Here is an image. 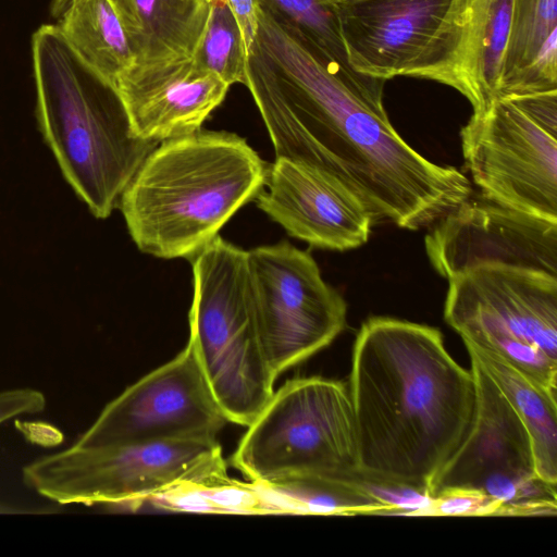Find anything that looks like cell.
Wrapping results in <instances>:
<instances>
[{
  "mask_svg": "<svg viewBox=\"0 0 557 557\" xmlns=\"http://www.w3.org/2000/svg\"><path fill=\"white\" fill-rule=\"evenodd\" d=\"M475 384L472 421L462 442L436 474L430 496L474 491L496 507V515H552L556 485L535 472L529 432L507 398L470 358Z\"/></svg>",
  "mask_w": 557,
  "mask_h": 557,
  "instance_id": "obj_9",
  "label": "cell"
},
{
  "mask_svg": "<svg viewBox=\"0 0 557 557\" xmlns=\"http://www.w3.org/2000/svg\"><path fill=\"white\" fill-rule=\"evenodd\" d=\"M282 29L318 50L342 71L355 72L341 34L337 0H255ZM361 75V74H360Z\"/></svg>",
  "mask_w": 557,
  "mask_h": 557,
  "instance_id": "obj_23",
  "label": "cell"
},
{
  "mask_svg": "<svg viewBox=\"0 0 557 557\" xmlns=\"http://www.w3.org/2000/svg\"><path fill=\"white\" fill-rule=\"evenodd\" d=\"M286 233L311 247L345 251L364 245L374 224L343 184L305 163L275 158L253 200Z\"/></svg>",
  "mask_w": 557,
  "mask_h": 557,
  "instance_id": "obj_14",
  "label": "cell"
},
{
  "mask_svg": "<svg viewBox=\"0 0 557 557\" xmlns=\"http://www.w3.org/2000/svg\"><path fill=\"white\" fill-rule=\"evenodd\" d=\"M259 333L278 376L329 346L345 329L347 305L308 250L287 240L247 250Z\"/></svg>",
  "mask_w": 557,
  "mask_h": 557,
  "instance_id": "obj_10",
  "label": "cell"
},
{
  "mask_svg": "<svg viewBox=\"0 0 557 557\" xmlns=\"http://www.w3.org/2000/svg\"><path fill=\"white\" fill-rule=\"evenodd\" d=\"M348 387L321 376L288 380L247 426L232 465L257 483L288 476H342L356 469Z\"/></svg>",
  "mask_w": 557,
  "mask_h": 557,
  "instance_id": "obj_7",
  "label": "cell"
},
{
  "mask_svg": "<svg viewBox=\"0 0 557 557\" xmlns=\"http://www.w3.org/2000/svg\"><path fill=\"white\" fill-rule=\"evenodd\" d=\"M227 422L187 343L171 361L111 400L76 444L215 440Z\"/></svg>",
  "mask_w": 557,
  "mask_h": 557,
  "instance_id": "obj_12",
  "label": "cell"
},
{
  "mask_svg": "<svg viewBox=\"0 0 557 557\" xmlns=\"http://www.w3.org/2000/svg\"><path fill=\"white\" fill-rule=\"evenodd\" d=\"M209 3H225L235 15L248 53L255 42L258 29V8L255 0H208Z\"/></svg>",
  "mask_w": 557,
  "mask_h": 557,
  "instance_id": "obj_28",
  "label": "cell"
},
{
  "mask_svg": "<svg viewBox=\"0 0 557 557\" xmlns=\"http://www.w3.org/2000/svg\"><path fill=\"white\" fill-rule=\"evenodd\" d=\"M14 426L28 443L41 447H54L64 441L61 430L48 422L15 420Z\"/></svg>",
  "mask_w": 557,
  "mask_h": 557,
  "instance_id": "obj_29",
  "label": "cell"
},
{
  "mask_svg": "<svg viewBox=\"0 0 557 557\" xmlns=\"http://www.w3.org/2000/svg\"><path fill=\"white\" fill-rule=\"evenodd\" d=\"M136 64L191 59L205 33L208 0H109Z\"/></svg>",
  "mask_w": 557,
  "mask_h": 557,
  "instance_id": "obj_18",
  "label": "cell"
},
{
  "mask_svg": "<svg viewBox=\"0 0 557 557\" xmlns=\"http://www.w3.org/2000/svg\"><path fill=\"white\" fill-rule=\"evenodd\" d=\"M425 251L443 277L484 264L537 270L557 276V222L488 200H466L433 224Z\"/></svg>",
  "mask_w": 557,
  "mask_h": 557,
  "instance_id": "obj_13",
  "label": "cell"
},
{
  "mask_svg": "<svg viewBox=\"0 0 557 557\" xmlns=\"http://www.w3.org/2000/svg\"><path fill=\"white\" fill-rule=\"evenodd\" d=\"M173 510L267 515L280 513L269 492L257 482L244 483L226 474L185 483L153 498Z\"/></svg>",
  "mask_w": 557,
  "mask_h": 557,
  "instance_id": "obj_24",
  "label": "cell"
},
{
  "mask_svg": "<svg viewBox=\"0 0 557 557\" xmlns=\"http://www.w3.org/2000/svg\"><path fill=\"white\" fill-rule=\"evenodd\" d=\"M230 87L193 59L135 63L115 84L135 135L156 143L201 129Z\"/></svg>",
  "mask_w": 557,
  "mask_h": 557,
  "instance_id": "obj_17",
  "label": "cell"
},
{
  "mask_svg": "<svg viewBox=\"0 0 557 557\" xmlns=\"http://www.w3.org/2000/svg\"><path fill=\"white\" fill-rule=\"evenodd\" d=\"M557 90V0H512L498 97Z\"/></svg>",
  "mask_w": 557,
  "mask_h": 557,
  "instance_id": "obj_19",
  "label": "cell"
},
{
  "mask_svg": "<svg viewBox=\"0 0 557 557\" xmlns=\"http://www.w3.org/2000/svg\"><path fill=\"white\" fill-rule=\"evenodd\" d=\"M451 0H337L351 69L387 81L409 76L432 42Z\"/></svg>",
  "mask_w": 557,
  "mask_h": 557,
  "instance_id": "obj_16",
  "label": "cell"
},
{
  "mask_svg": "<svg viewBox=\"0 0 557 557\" xmlns=\"http://www.w3.org/2000/svg\"><path fill=\"white\" fill-rule=\"evenodd\" d=\"M46 403L44 393L35 388L0 391V424L21 414L41 412Z\"/></svg>",
  "mask_w": 557,
  "mask_h": 557,
  "instance_id": "obj_27",
  "label": "cell"
},
{
  "mask_svg": "<svg viewBox=\"0 0 557 557\" xmlns=\"http://www.w3.org/2000/svg\"><path fill=\"white\" fill-rule=\"evenodd\" d=\"M259 484L281 513L384 515L382 505L347 475H298Z\"/></svg>",
  "mask_w": 557,
  "mask_h": 557,
  "instance_id": "obj_22",
  "label": "cell"
},
{
  "mask_svg": "<svg viewBox=\"0 0 557 557\" xmlns=\"http://www.w3.org/2000/svg\"><path fill=\"white\" fill-rule=\"evenodd\" d=\"M8 512L9 513L10 512H16V509L10 508L7 505L0 503V513H8Z\"/></svg>",
  "mask_w": 557,
  "mask_h": 557,
  "instance_id": "obj_31",
  "label": "cell"
},
{
  "mask_svg": "<svg viewBox=\"0 0 557 557\" xmlns=\"http://www.w3.org/2000/svg\"><path fill=\"white\" fill-rule=\"evenodd\" d=\"M384 81L350 75L258 9L246 86L275 158L310 165L343 184L373 223L418 231L468 200L467 176L414 150L394 128Z\"/></svg>",
  "mask_w": 557,
  "mask_h": 557,
  "instance_id": "obj_1",
  "label": "cell"
},
{
  "mask_svg": "<svg viewBox=\"0 0 557 557\" xmlns=\"http://www.w3.org/2000/svg\"><path fill=\"white\" fill-rule=\"evenodd\" d=\"M348 391L356 469L430 495L472 421L471 369L449 355L437 329L372 317L354 343Z\"/></svg>",
  "mask_w": 557,
  "mask_h": 557,
  "instance_id": "obj_2",
  "label": "cell"
},
{
  "mask_svg": "<svg viewBox=\"0 0 557 557\" xmlns=\"http://www.w3.org/2000/svg\"><path fill=\"white\" fill-rule=\"evenodd\" d=\"M24 482L60 505L153 499L185 483L226 474L215 440L79 445L23 468Z\"/></svg>",
  "mask_w": 557,
  "mask_h": 557,
  "instance_id": "obj_8",
  "label": "cell"
},
{
  "mask_svg": "<svg viewBox=\"0 0 557 557\" xmlns=\"http://www.w3.org/2000/svg\"><path fill=\"white\" fill-rule=\"evenodd\" d=\"M444 319L465 344L488 351L557 394V276L499 264L448 278Z\"/></svg>",
  "mask_w": 557,
  "mask_h": 557,
  "instance_id": "obj_6",
  "label": "cell"
},
{
  "mask_svg": "<svg viewBox=\"0 0 557 557\" xmlns=\"http://www.w3.org/2000/svg\"><path fill=\"white\" fill-rule=\"evenodd\" d=\"M512 0H451L447 14L409 77L447 85L473 112L497 99Z\"/></svg>",
  "mask_w": 557,
  "mask_h": 557,
  "instance_id": "obj_15",
  "label": "cell"
},
{
  "mask_svg": "<svg viewBox=\"0 0 557 557\" xmlns=\"http://www.w3.org/2000/svg\"><path fill=\"white\" fill-rule=\"evenodd\" d=\"M524 423L533 448L535 472L557 484V394L537 384L497 356L465 344Z\"/></svg>",
  "mask_w": 557,
  "mask_h": 557,
  "instance_id": "obj_20",
  "label": "cell"
},
{
  "mask_svg": "<svg viewBox=\"0 0 557 557\" xmlns=\"http://www.w3.org/2000/svg\"><path fill=\"white\" fill-rule=\"evenodd\" d=\"M32 60L44 139L78 198L106 219L159 143L135 135L115 86L76 54L58 25L33 34Z\"/></svg>",
  "mask_w": 557,
  "mask_h": 557,
  "instance_id": "obj_4",
  "label": "cell"
},
{
  "mask_svg": "<svg viewBox=\"0 0 557 557\" xmlns=\"http://www.w3.org/2000/svg\"><path fill=\"white\" fill-rule=\"evenodd\" d=\"M76 54L115 86L135 59L109 0H74L57 24Z\"/></svg>",
  "mask_w": 557,
  "mask_h": 557,
  "instance_id": "obj_21",
  "label": "cell"
},
{
  "mask_svg": "<svg viewBox=\"0 0 557 557\" xmlns=\"http://www.w3.org/2000/svg\"><path fill=\"white\" fill-rule=\"evenodd\" d=\"M496 515L492 500L474 491H448L433 497L425 516H490Z\"/></svg>",
  "mask_w": 557,
  "mask_h": 557,
  "instance_id": "obj_26",
  "label": "cell"
},
{
  "mask_svg": "<svg viewBox=\"0 0 557 557\" xmlns=\"http://www.w3.org/2000/svg\"><path fill=\"white\" fill-rule=\"evenodd\" d=\"M74 0H52L51 15L59 20Z\"/></svg>",
  "mask_w": 557,
  "mask_h": 557,
  "instance_id": "obj_30",
  "label": "cell"
},
{
  "mask_svg": "<svg viewBox=\"0 0 557 557\" xmlns=\"http://www.w3.org/2000/svg\"><path fill=\"white\" fill-rule=\"evenodd\" d=\"M269 164L244 137L199 129L159 143L119 201L139 251L190 259L262 190Z\"/></svg>",
  "mask_w": 557,
  "mask_h": 557,
  "instance_id": "obj_3",
  "label": "cell"
},
{
  "mask_svg": "<svg viewBox=\"0 0 557 557\" xmlns=\"http://www.w3.org/2000/svg\"><path fill=\"white\" fill-rule=\"evenodd\" d=\"M240 26L225 3H210L208 23L194 54V64L219 76L227 85L246 84L248 67Z\"/></svg>",
  "mask_w": 557,
  "mask_h": 557,
  "instance_id": "obj_25",
  "label": "cell"
},
{
  "mask_svg": "<svg viewBox=\"0 0 557 557\" xmlns=\"http://www.w3.org/2000/svg\"><path fill=\"white\" fill-rule=\"evenodd\" d=\"M189 341L228 422L248 426L274 393L252 305L247 250L220 235L190 259Z\"/></svg>",
  "mask_w": 557,
  "mask_h": 557,
  "instance_id": "obj_5",
  "label": "cell"
},
{
  "mask_svg": "<svg viewBox=\"0 0 557 557\" xmlns=\"http://www.w3.org/2000/svg\"><path fill=\"white\" fill-rule=\"evenodd\" d=\"M460 137L466 165L486 200L557 222V126L497 98L472 113Z\"/></svg>",
  "mask_w": 557,
  "mask_h": 557,
  "instance_id": "obj_11",
  "label": "cell"
}]
</instances>
